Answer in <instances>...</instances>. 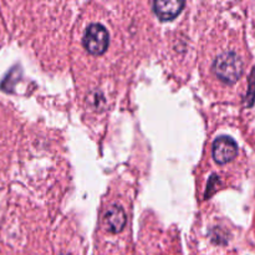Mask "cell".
Wrapping results in <instances>:
<instances>
[{"label": "cell", "mask_w": 255, "mask_h": 255, "mask_svg": "<svg viewBox=\"0 0 255 255\" xmlns=\"http://www.w3.org/2000/svg\"><path fill=\"white\" fill-rule=\"evenodd\" d=\"M217 76L226 84H234L243 74V62L236 52H223L214 62Z\"/></svg>", "instance_id": "cell-1"}, {"label": "cell", "mask_w": 255, "mask_h": 255, "mask_svg": "<svg viewBox=\"0 0 255 255\" xmlns=\"http://www.w3.org/2000/svg\"><path fill=\"white\" fill-rule=\"evenodd\" d=\"M109 32L101 24H91L84 35V46L91 55H101L109 47Z\"/></svg>", "instance_id": "cell-2"}, {"label": "cell", "mask_w": 255, "mask_h": 255, "mask_svg": "<svg viewBox=\"0 0 255 255\" xmlns=\"http://www.w3.org/2000/svg\"><path fill=\"white\" fill-rule=\"evenodd\" d=\"M238 146L236 141L228 136H221L213 143V158L218 164H226L236 158Z\"/></svg>", "instance_id": "cell-3"}, {"label": "cell", "mask_w": 255, "mask_h": 255, "mask_svg": "<svg viewBox=\"0 0 255 255\" xmlns=\"http://www.w3.org/2000/svg\"><path fill=\"white\" fill-rule=\"evenodd\" d=\"M184 6V1L182 0H157L153 2L154 14L162 20L168 21L178 16Z\"/></svg>", "instance_id": "cell-4"}, {"label": "cell", "mask_w": 255, "mask_h": 255, "mask_svg": "<svg viewBox=\"0 0 255 255\" xmlns=\"http://www.w3.org/2000/svg\"><path fill=\"white\" fill-rule=\"evenodd\" d=\"M104 226L111 233H119L126 226V214L122 207L111 206L104 216Z\"/></svg>", "instance_id": "cell-5"}]
</instances>
